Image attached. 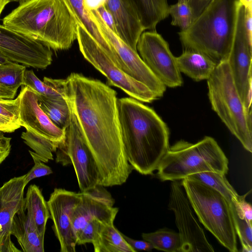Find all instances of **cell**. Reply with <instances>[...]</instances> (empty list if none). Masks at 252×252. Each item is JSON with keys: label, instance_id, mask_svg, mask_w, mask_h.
Wrapping results in <instances>:
<instances>
[{"label": "cell", "instance_id": "obj_36", "mask_svg": "<svg viewBox=\"0 0 252 252\" xmlns=\"http://www.w3.org/2000/svg\"><path fill=\"white\" fill-rule=\"evenodd\" d=\"M249 194L247 192L243 195H240L238 201H232L236 207L240 211L243 215L249 221L252 220V208L251 204L245 200L246 196Z\"/></svg>", "mask_w": 252, "mask_h": 252}, {"label": "cell", "instance_id": "obj_35", "mask_svg": "<svg viewBox=\"0 0 252 252\" xmlns=\"http://www.w3.org/2000/svg\"><path fill=\"white\" fill-rule=\"evenodd\" d=\"M101 223L96 219L88 222L77 235L76 244L80 245L92 243Z\"/></svg>", "mask_w": 252, "mask_h": 252}, {"label": "cell", "instance_id": "obj_33", "mask_svg": "<svg viewBox=\"0 0 252 252\" xmlns=\"http://www.w3.org/2000/svg\"><path fill=\"white\" fill-rule=\"evenodd\" d=\"M19 106V95L14 99L0 98V115L20 125Z\"/></svg>", "mask_w": 252, "mask_h": 252}, {"label": "cell", "instance_id": "obj_20", "mask_svg": "<svg viewBox=\"0 0 252 252\" xmlns=\"http://www.w3.org/2000/svg\"><path fill=\"white\" fill-rule=\"evenodd\" d=\"M11 234L14 236L24 252H44V239L24 208L14 216Z\"/></svg>", "mask_w": 252, "mask_h": 252}, {"label": "cell", "instance_id": "obj_7", "mask_svg": "<svg viewBox=\"0 0 252 252\" xmlns=\"http://www.w3.org/2000/svg\"><path fill=\"white\" fill-rule=\"evenodd\" d=\"M181 183L199 221L228 250L238 252L230 202L219 192L197 180L185 178Z\"/></svg>", "mask_w": 252, "mask_h": 252}, {"label": "cell", "instance_id": "obj_10", "mask_svg": "<svg viewBox=\"0 0 252 252\" xmlns=\"http://www.w3.org/2000/svg\"><path fill=\"white\" fill-rule=\"evenodd\" d=\"M87 13L109 43L112 53L111 59L115 63L130 77L146 86L158 98L162 97L166 87L147 67L137 52L111 31L95 10Z\"/></svg>", "mask_w": 252, "mask_h": 252}, {"label": "cell", "instance_id": "obj_1", "mask_svg": "<svg viewBox=\"0 0 252 252\" xmlns=\"http://www.w3.org/2000/svg\"><path fill=\"white\" fill-rule=\"evenodd\" d=\"M61 86L97 164L99 185L123 184L133 169L122 144L116 92L99 80L76 73L61 79Z\"/></svg>", "mask_w": 252, "mask_h": 252}, {"label": "cell", "instance_id": "obj_4", "mask_svg": "<svg viewBox=\"0 0 252 252\" xmlns=\"http://www.w3.org/2000/svg\"><path fill=\"white\" fill-rule=\"evenodd\" d=\"M241 0H212L185 30L178 33L184 49L227 60L232 46Z\"/></svg>", "mask_w": 252, "mask_h": 252}, {"label": "cell", "instance_id": "obj_16", "mask_svg": "<svg viewBox=\"0 0 252 252\" xmlns=\"http://www.w3.org/2000/svg\"><path fill=\"white\" fill-rule=\"evenodd\" d=\"M80 199L79 192L55 189L47 204L53 224L52 229L60 244L61 252H75L77 238L71 217Z\"/></svg>", "mask_w": 252, "mask_h": 252}, {"label": "cell", "instance_id": "obj_47", "mask_svg": "<svg viewBox=\"0 0 252 252\" xmlns=\"http://www.w3.org/2000/svg\"><path fill=\"white\" fill-rule=\"evenodd\" d=\"M27 0H12V1H16L19 3V4L24 2Z\"/></svg>", "mask_w": 252, "mask_h": 252}, {"label": "cell", "instance_id": "obj_21", "mask_svg": "<svg viewBox=\"0 0 252 252\" xmlns=\"http://www.w3.org/2000/svg\"><path fill=\"white\" fill-rule=\"evenodd\" d=\"M176 60L180 72L195 81L207 80L218 64L205 55L189 49H184Z\"/></svg>", "mask_w": 252, "mask_h": 252}, {"label": "cell", "instance_id": "obj_18", "mask_svg": "<svg viewBox=\"0 0 252 252\" xmlns=\"http://www.w3.org/2000/svg\"><path fill=\"white\" fill-rule=\"evenodd\" d=\"M25 176L14 177L0 187V252H20L11 239L15 215L23 208Z\"/></svg>", "mask_w": 252, "mask_h": 252}, {"label": "cell", "instance_id": "obj_38", "mask_svg": "<svg viewBox=\"0 0 252 252\" xmlns=\"http://www.w3.org/2000/svg\"><path fill=\"white\" fill-rule=\"evenodd\" d=\"M11 138L5 136L0 131V165L9 156L11 148Z\"/></svg>", "mask_w": 252, "mask_h": 252}, {"label": "cell", "instance_id": "obj_25", "mask_svg": "<svg viewBox=\"0 0 252 252\" xmlns=\"http://www.w3.org/2000/svg\"><path fill=\"white\" fill-rule=\"evenodd\" d=\"M70 13L75 18L78 24L84 28L98 44L111 58V47L95 23L91 19L86 11L84 0H63Z\"/></svg>", "mask_w": 252, "mask_h": 252}, {"label": "cell", "instance_id": "obj_42", "mask_svg": "<svg viewBox=\"0 0 252 252\" xmlns=\"http://www.w3.org/2000/svg\"><path fill=\"white\" fill-rule=\"evenodd\" d=\"M105 0H84V5L86 11L95 10L100 6L105 4Z\"/></svg>", "mask_w": 252, "mask_h": 252}, {"label": "cell", "instance_id": "obj_12", "mask_svg": "<svg viewBox=\"0 0 252 252\" xmlns=\"http://www.w3.org/2000/svg\"><path fill=\"white\" fill-rule=\"evenodd\" d=\"M245 6L240 3L235 32L227 63L238 93L248 111H251L252 41L244 25Z\"/></svg>", "mask_w": 252, "mask_h": 252}, {"label": "cell", "instance_id": "obj_8", "mask_svg": "<svg viewBox=\"0 0 252 252\" xmlns=\"http://www.w3.org/2000/svg\"><path fill=\"white\" fill-rule=\"evenodd\" d=\"M68 104L70 114L63 128L64 139L55 152L56 161L63 166L73 165L79 187L84 191L99 185V171L77 117Z\"/></svg>", "mask_w": 252, "mask_h": 252}, {"label": "cell", "instance_id": "obj_24", "mask_svg": "<svg viewBox=\"0 0 252 252\" xmlns=\"http://www.w3.org/2000/svg\"><path fill=\"white\" fill-rule=\"evenodd\" d=\"M145 30L155 31L156 26L169 16L167 0H130Z\"/></svg>", "mask_w": 252, "mask_h": 252}, {"label": "cell", "instance_id": "obj_31", "mask_svg": "<svg viewBox=\"0 0 252 252\" xmlns=\"http://www.w3.org/2000/svg\"><path fill=\"white\" fill-rule=\"evenodd\" d=\"M233 223L236 233L240 240L242 251H252V222L248 220L234 203L230 202Z\"/></svg>", "mask_w": 252, "mask_h": 252}, {"label": "cell", "instance_id": "obj_46", "mask_svg": "<svg viewBox=\"0 0 252 252\" xmlns=\"http://www.w3.org/2000/svg\"><path fill=\"white\" fill-rule=\"evenodd\" d=\"M241 2L244 4H252V0H241Z\"/></svg>", "mask_w": 252, "mask_h": 252}, {"label": "cell", "instance_id": "obj_3", "mask_svg": "<svg viewBox=\"0 0 252 252\" xmlns=\"http://www.w3.org/2000/svg\"><path fill=\"white\" fill-rule=\"evenodd\" d=\"M2 24L55 50L69 49L77 37L78 24L63 0H27Z\"/></svg>", "mask_w": 252, "mask_h": 252}, {"label": "cell", "instance_id": "obj_26", "mask_svg": "<svg viewBox=\"0 0 252 252\" xmlns=\"http://www.w3.org/2000/svg\"><path fill=\"white\" fill-rule=\"evenodd\" d=\"M186 178L197 180L214 189L229 202L238 201L240 196L228 182L225 175L205 171L190 175Z\"/></svg>", "mask_w": 252, "mask_h": 252}, {"label": "cell", "instance_id": "obj_2", "mask_svg": "<svg viewBox=\"0 0 252 252\" xmlns=\"http://www.w3.org/2000/svg\"><path fill=\"white\" fill-rule=\"evenodd\" d=\"M117 110L129 164L141 174H152L169 147L167 126L153 109L133 98L117 99Z\"/></svg>", "mask_w": 252, "mask_h": 252}, {"label": "cell", "instance_id": "obj_14", "mask_svg": "<svg viewBox=\"0 0 252 252\" xmlns=\"http://www.w3.org/2000/svg\"><path fill=\"white\" fill-rule=\"evenodd\" d=\"M0 51L11 61L45 69L52 62L51 48L37 40L0 25Z\"/></svg>", "mask_w": 252, "mask_h": 252}, {"label": "cell", "instance_id": "obj_27", "mask_svg": "<svg viewBox=\"0 0 252 252\" xmlns=\"http://www.w3.org/2000/svg\"><path fill=\"white\" fill-rule=\"evenodd\" d=\"M38 102L40 107L51 121L59 128L63 129L70 114L69 106L64 96L51 98L38 94Z\"/></svg>", "mask_w": 252, "mask_h": 252}, {"label": "cell", "instance_id": "obj_43", "mask_svg": "<svg viewBox=\"0 0 252 252\" xmlns=\"http://www.w3.org/2000/svg\"><path fill=\"white\" fill-rule=\"evenodd\" d=\"M17 92L13 91L8 88L0 86V98L5 99H13Z\"/></svg>", "mask_w": 252, "mask_h": 252}, {"label": "cell", "instance_id": "obj_37", "mask_svg": "<svg viewBox=\"0 0 252 252\" xmlns=\"http://www.w3.org/2000/svg\"><path fill=\"white\" fill-rule=\"evenodd\" d=\"M95 10L99 14L106 26L117 34L114 18L110 11L106 7L105 4L100 6Z\"/></svg>", "mask_w": 252, "mask_h": 252}, {"label": "cell", "instance_id": "obj_41", "mask_svg": "<svg viewBox=\"0 0 252 252\" xmlns=\"http://www.w3.org/2000/svg\"><path fill=\"white\" fill-rule=\"evenodd\" d=\"M21 126L11 120L0 115V131L11 133L21 127Z\"/></svg>", "mask_w": 252, "mask_h": 252}, {"label": "cell", "instance_id": "obj_5", "mask_svg": "<svg viewBox=\"0 0 252 252\" xmlns=\"http://www.w3.org/2000/svg\"><path fill=\"white\" fill-rule=\"evenodd\" d=\"M228 160L217 141L205 136L196 143L183 140L169 147L157 168L158 178L162 181H177L205 171L225 175Z\"/></svg>", "mask_w": 252, "mask_h": 252}, {"label": "cell", "instance_id": "obj_23", "mask_svg": "<svg viewBox=\"0 0 252 252\" xmlns=\"http://www.w3.org/2000/svg\"><path fill=\"white\" fill-rule=\"evenodd\" d=\"M95 252H136L112 223H101L92 243Z\"/></svg>", "mask_w": 252, "mask_h": 252}, {"label": "cell", "instance_id": "obj_40", "mask_svg": "<svg viewBox=\"0 0 252 252\" xmlns=\"http://www.w3.org/2000/svg\"><path fill=\"white\" fill-rule=\"evenodd\" d=\"M126 241L136 251L138 250L150 251L154 249L152 245L146 241L136 240L123 234Z\"/></svg>", "mask_w": 252, "mask_h": 252}, {"label": "cell", "instance_id": "obj_48", "mask_svg": "<svg viewBox=\"0 0 252 252\" xmlns=\"http://www.w3.org/2000/svg\"><path fill=\"white\" fill-rule=\"evenodd\" d=\"M178 2H187V0H178Z\"/></svg>", "mask_w": 252, "mask_h": 252}, {"label": "cell", "instance_id": "obj_17", "mask_svg": "<svg viewBox=\"0 0 252 252\" xmlns=\"http://www.w3.org/2000/svg\"><path fill=\"white\" fill-rule=\"evenodd\" d=\"M19 121L21 126L41 135L59 145L64 139V131L56 126L39 105L38 94L27 86L19 94Z\"/></svg>", "mask_w": 252, "mask_h": 252}, {"label": "cell", "instance_id": "obj_45", "mask_svg": "<svg viewBox=\"0 0 252 252\" xmlns=\"http://www.w3.org/2000/svg\"><path fill=\"white\" fill-rule=\"evenodd\" d=\"M9 61L10 60L0 51V64L6 63Z\"/></svg>", "mask_w": 252, "mask_h": 252}, {"label": "cell", "instance_id": "obj_34", "mask_svg": "<svg viewBox=\"0 0 252 252\" xmlns=\"http://www.w3.org/2000/svg\"><path fill=\"white\" fill-rule=\"evenodd\" d=\"M33 162L34 166L25 176L26 184H27L32 179L41 177L53 173L51 168L44 164L39 158V156L34 152L29 151Z\"/></svg>", "mask_w": 252, "mask_h": 252}, {"label": "cell", "instance_id": "obj_9", "mask_svg": "<svg viewBox=\"0 0 252 252\" xmlns=\"http://www.w3.org/2000/svg\"><path fill=\"white\" fill-rule=\"evenodd\" d=\"M76 39L84 58L106 77L109 85L121 89L139 101L151 103L158 99L146 86L122 71L87 31L79 24Z\"/></svg>", "mask_w": 252, "mask_h": 252}, {"label": "cell", "instance_id": "obj_13", "mask_svg": "<svg viewBox=\"0 0 252 252\" xmlns=\"http://www.w3.org/2000/svg\"><path fill=\"white\" fill-rule=\"evenodd\" d=\"M168 207L174 213L181 240L180 252H214L192 213L189 201L179 180L173 181L171 184Z\"/></svg>", "mask_w": 252, "mask_h": 252}, {"label": "cell", "instance_id": "obj_11", "mask_svg": "<svg viewBox=\"0 0 252 252\" xmlns=\"http://www.w3.org/2000/svg\"><path fill=\"white\" fill-rule=\"evenodd\" d=\"M137 50L142 60L165 86H182L183 80L168 42L156 31L144 32L140 36Z\"/></svg>", "mask_w": 252, "mask_h": 252}, {"label": "cell", "instance_id": "obj_28", "mask_svg": "<svg viewBox=\"0 0 252 252\" xmlns=\"http://www.w3.org/2000/svg\"><path fill=\"white\" fill-rule=\"evenodd\" d=\"M144 240L150 242L154 249L167 252H180L181 240L178 232L167 228L153 232L143 233Z\"/></svg>", "mask_w": 252, "mask_h": 252}, {"label": "cell", "instance_id": "obj_30", "mask_svg": "<svg viewBox=\"0 0 252 252\" xmlns=\"http://www.w3.org/2000/svg\"><path fill=\"white\" fill-rule=\"evenodd\" d=\"M26 67L10 61L0 63V86L17 92L19 87L23 85Z\"/></svg>", "mask_w": 252, "mask_h": 252}, {"label": "cell", "instance_id": "obj_44", "mask_svg": "<svg viewBox=\"0 0 252 252\" xmlns=\"http://www.w3.org/2000/svg\"><path fill=\"white\" fill-rule=\"evenodd\" d=\"M11 1L12 0H0V16L5 6Z\"/></svg>", "mask_w": 252, "mask_h": 252}, {"label": "cell", "instance_id": "obj_22", "mask_svg": "<svg viewBox=\"0 0 252 252\" xmlns=\"http://www.w3.org/2000/svg\"><path fill=\"white\" fill-rule=\"evenodd\" d=\"M23 208L38 233L44 237L47 221L50 215L47 202L37 186L32 185L29 187L24 198Z\"/></svg>", "mask_w": 252, "mask_h": 252}, {"label": "cell", "instance_id": "obj_32", "mask_svg": "<svg viewBox=\"0 0 252 252\" xmlns=\"http://www.w3.org/2000/svg\"><path fill=\"white\" fill-rule=\"evenodd\" d=\"M169 15L172 17L171 24L178 27L181 31L186 30L193 21L192 11L187 2L169 5Z\"/></svg>", "mask_w": 252, "mask_h": 252}, {"label": "cell", "instance_id": "obj_6", "mask_svg": "<svg viewBox=\"0 0 252 252\" xmlns=\"http://www.w3.org/2000/svg\"><path fill=\"white\" fill-rule=\"evenodd\" d=\"M212 109L248 151L252 152V111L238 93L227 60L218 63L207 80Z\"/></svg>", "mask_w": 252, "mask_h": 252}, {"label": "cell", "instance_id": "obj_15", "mask_svg": "<svg viewBox=\"0 0 252 252\" xmlns=\"http://www.w3.org/2000/svg\"><path fill=\"white\" fill-rule=\"evenodd\" d=\"M79 193L80 200L71 217L76 238L84 226L94 219L103 223L114 222L119 209L113 207L115 200L104 187L97 185Z\"/></svg>", "mask_w": 252, "mask_h": 252}, {"label": "cell", "instance_id": "obj_39", "mask_svg": "<svg viewBox=\"0 0 252 252\" xmlns=\"http://www.w3.org/2000/svg\"><path fill=\"white\" fill-rule=\"evenodd\" d=\"M212 0H187L193 16V21L203 11Z\"/></svg>", "mask_w": 252, "mask_h": 252}, {"label": "cell", "instance_id": "obj_19", "mask_svg": "<svg viewBox=\"0 0 252 252\" xmlns=\"http://www.w3.org/2000/svg\"><path fill=\"white\" fill-rule=\"evenodd\" d=\"M105 5L114 18L117 34L137 51V44L145 31L138 13L130 0H105Z\"/></svg>", "mask_w": 252, "mask_h": 252}, {"label": "cell", "instance_id": "obj_29", "mask_svg": "<svg viewBox=\"0 0 252 252\" xmlns=\"http://www.w3.org/2000/svg\"><path fill=\"white\" fill-rule=\"evenodd\" d=\"M21 138L42 162H47L53 159V153L56 151L58 144L28 129L22 133Z\"/></svg>", "mask_w": 252, "mask_h": 252}]
</instances>
